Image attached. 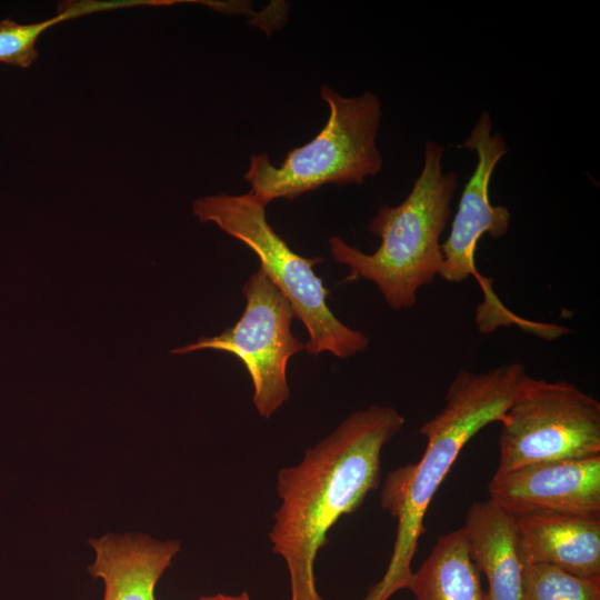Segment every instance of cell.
Here are the masks:
<instances>
[{"mask_svg": "<svg viewBox=\"0 0 600 600\" xmlns=\"http://www.w3.org/2000/svg\"><path fill=\"white\" fill-rule=\"evenodd\" d=\"M403 424L390 406L358 410L308 449L297 466L279 471L281 503L269 537L273 553L286 561L290 600H322L313 572L317 554L337 521L379 487L382 448Z\"/></svg>", "mask_w": 600, "mask_h": 600, "instance_id": "6da1fadb", "label": "cell"}, {"mask_svg": "<svg viewBox=\"0 0 600 600\" xmlns=\"http://www.w3.org/2000/svg\"><path fill=\"white\" fill-rule=\"evenodd\" d=\"M529 378L523 364L511 362L479 373L461 370L452 380L444 407L419 430L427 440L420 460L386 478L380 504L397 519V537L386 573L363 600H388L408 587L426 531L423 519L440 484L464 444L486 426L502 421Z\"/></svg>", "mask_w": 600, "mask_h": 600, "instance_id": "7a4b0ae2", "label": "cell"}, {"mask_svg": "<svg viewBox=\"0 0 600 600\" xmlns=\"http://www.w3.org/2000/svg\"><path fill=\"white\" fill-rule=\"evenodd\" d=\"M443 152L441 144L428 141L422 170L407 198L396 207L379 208L369 223V230L381 239L373 253L336 236L328 241L334 261L349 268L344 281L373 282L393 310L413 307L419 289L441 271L440 238L458 188L457 173L443 171Z\"/></svg>", "mask_w": 600, "mask_h": 600, "instance_id": "3957f363", "label": "cell"}, {"mask_svg": "<svg viewBox=\"0 0 600 600\" xmlns=\"http://www.w3.org/2000/svg\"><path fill=\"white\" fill-rule=\"evenodd\" d=\"M320 97L329 107V119L312 140L290 150L279 166L267 153L251 156L243 178L263 204L293 200L326 184H363L381 171L376 142L382 113L378 96L367 91L347 98L322 86Z\"/></svg>", "mask_w": 600, "mask_h": 600, "instance_id": "277c9868", "label": "cell"}, {"mask_svg": "<svg viewBox=\"0 0 600 600\" xmlns=\"http://www.w3.org/2000/svg\"><path fill=\"white\" fill-rule=\"evenodd\" d=\"M266 207L251 192L221 193L197 199L192 210L201 222H213L254 252L260 261L259 269L306 327L308 353L330 352L343 359L364 350L368 337L342 323L327 303L329 290L313 271V266L323 259L294 252L269 224Z\"/></svg>", "mask_w": 600, "mask_h": 600, "instance_id": "5b68a950", "label": "cell"}, {"mask_svg": "<svg viewBox=\"0 0 600 600\" xmlns=\"http://www.w3.org/2000/svg\"><path fill=\"white\" fill-rule=\"evenodd\" d=\"M500 423L497 473L600 456V402L564 380L530 377Z\"/></svg>", "mask_w": 600, "mask_h": 600, "instance_id": "8992f818", "label": "cell"}, {"mask_svg": "<svg viewBox=\"0 0 600 600\" xmlns=\"http://www.w3.org/2000/svg\"><path fill=\"white\" fill-rule=\"evenodd\" d=\"M461 148L476 152L478 162L464 186L448 238L441 243L443 262L439 276L448 282H463L474 277L484 300L477 310V324L482 333L499 327L517 326L532 332L536 322L511 312L493 292L491 281L476 267L474 254L483 234L502 238L509 229L510 212L503 206H493L489 186L493 170L508 148L503 137L492 133L489 112L483 111Z\"/></svg>", "mask_w": 600, "mask_h": 600, "instance_id": "52a82bcc", "label": "cell"}, {"mask_svg": "<svg viewBox=\"0 0 600 600\" xmlns=\"http://www.w3.org/2000/svg\"><path fill=\"white\" fill-rule=\"evenodd\" d=\"M246 308L240 319L214 337L171 350L184 354L202 349L237 357L253 384V404L260 417L270 418L289 398L287 364L306 349L291 331L294 313L290 303L258 269L242 287Z\"/></svg>", "mask_w": 600, "mask_h": 600, "instance_id": "ba28073f", "label": "cell"}, {"mask_svg": "<svg viewBox=\"0 0 600 600\" xmlns=\"http://www.w3.org/2000/svg\"><path fill=\"white\" fill-rule=\"evenodd\" d=\"M489 499L512 516L564 512L600 516V456L531 463L494 473Z\"/></svg>", "mask_w": 600, "mask_h": 600, "instance_id": "9c48e42d", "label": "cell"}, {"mask_svg": "<svg viewBox=\"0 0 600 600\" xmlns=\"http://www.w3.org/2000/svg\"><path fill=\"white\" fill-rule=\"evenodd\" d=\"M528 564L600 577V516L529 512L513 516Z\"/></svg>", "mask_w": 600, "mask_h": 600, "instance_id": "30bf717a", "label": "cell"}, {"mask_svg": "<svg viewBox=\"0 0 600 600\" xmlns=\"http://www.w3.org/2000/svg\"><path fill=\"white\" fill-rule=\"evenodd\" d=\"M90 543L96 559L89 572L103 581L102 600H156V586L180 550L179 541L144 534H108Z\"/></svg>", "mask_w": 600, "mask_h": 600, "instance_id": "8fae6325", "label": "cell"}, {"mask_svg": "<svg viewBox=\"0 0 600 600\" xmlns=\"http://www.w3.org/2000/svg\"><path fill=\"white\" fill-rule=\"evenodd\" d=\"M488 600H521L527 567L514 517L492 500L473 502L462 527Z\"/></svg>", "mask_w": 600, "mask_h": 600, "instance_id": "7c38bea8", "label": "cell"}, {"mask_svg": "<svg viewBox=\"0 0 600 600\" xmlns=\"http://www.w3.org/2000/svg\"><path fill=\"white\" fill-rule=\"evenodd\" d=\"M407 588L416 600H488L462 528L438 538Z\"/></svg>", "mask_w": 600, "mask_h": 600, "instance_id": "4fadbf2b", "label": "cell"}, {"mask_svg": "<svg viewBox=\"0 0 600 600\" xmlns=\"http://www.w3.org/2000/svg\"><path fill=\"white\" fill-rule=\"evenodd\" d=\"M521 600H600V577H578L549 564H528Z\"/></svg>", "mask_w": 600, "mask_h": 600, "instance_id": "5bb4252c", "label": "cell"}, {"mask_svg": "<svg viewBox=\"0 0 600 600\" xmlns=\"http://www.w3.org/2000/svg\"><path fill=\"white\" fill-rule=\"evenodd\" d=\"M38 58L36 42L28 34L26 23L0 20V62L27 69Z\"/></svg>", "mask_w": 600, "mask_h": 600, "instance_id": "9a60e30c", "label": "cell"}, {"mask_svg": "<svg viewBox=\"0 0 600 600\" xmlns=\"http://www.w3.org/2000/svg\"><path fill=\"white\" fill-rule=\"evenodd\" d=\"M197 600H250V597L247 592L236 596L218 593L214 596H203Z\"/></svg>", "mask_w": 600, "mask_h": 600, "instance_id": "2e32d148", "label": "cell"}]
</instances>
